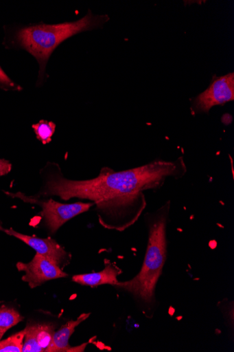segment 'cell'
<instances>
[{
    "mask_svg": "<svg viewBox=\"0 0 234 352\" xmlns=\"http://www.w3.org/2000/svg\"><path fill=\"white\" fill-rule=\"evenodd\" d=\"M186 173L183 157L175 162L156 160L119 172L104 168L97 177L88 180H71L54 173L48 174L39 196L90 200L96 205L99 216L130 213L138 219L146 206L144 190L160 188L167 179H180Z\"/></svg>",
    "mask_w": 234,
    "mask_h": 352,
    "instance_id": "1",
    "label": "cell"
},
{
    "mask_svg": "<svg viewBox=\"0 0 234 352\" xmlns=\"http://www.w3.org/2000/svg\"><path fill=\"white\" fill-rule=\"evenodd\" d=\"M170 206V202H168L148 216V242L140 272L134 278L124 282L119 281L115 285L117 289L132 295L146 306H151L155 302L156 285L166 261L168 247L166 229Z\"/></svg>",
    "mask_w": 234,
    "mask_h": 352,
    "instance_id": "2",
    "label": "cell"
},
{
    "mask_svg": "<svg viewBox=\"0 0 234 352\" xmlns=\"http://www.w3.org/2000/svg\"><path fill=\"white\" fill-rule=\"evenodd\" d=\"M109 19L108 15H93L89 11L84 18L73 22L25 27L18 32L16 41L38 61L40 82L45 79L49 57L59 45L82 32L102 26Z\"/></svg>",
    "mask_w": 234,
    "mask_h": 352,
    "instance_id": "3",
    "label": "cell"
},
{
    "mask_svg": "<svg viewBox=\"0 0 234 352\" xmlns=\"http://www.w3.org/2000/svg\"><path fill=\"white\" fill-rule=\"evenodd\" d=\"M234 100V74L214 76L209 87L193 100L191 110L195 113H209L215 106Z\"/></svg>",
    "mask_w": 234,
    "mask_h": 352,
    "instance_id": "4",
    "label": "cell"
},
{
    "mask_svg": "<svg viewBox=\"0 0 234 352\" xmlns=\"http://www.w3.org/2000/svg\"><path fill=\"white\" fill-rule=\"evenodd\" d=\"M16 268L25 273L22 280L27 283L31 289H35L48 280L69 276L54 262L38 253L28 263H18Z\"/></svg>",
    "mask_w": 234,
    "mask_h": 352,
    "instance_id": "5",
    "label": "cell"
},
{
    "mask_svg": "<svg viewBox=\"0 0 234 352\" xmlns=\"http://www.w3.org/2000/svg\"><path fill=\"white\" fill-rule=\"evenodd\" d=\"M39 204L43 208L42 215L46 226L51 234L56 232L65 223L89 211L95 205L93 202L62 204L52 199L42 201Z\"/></svg>",
    "mask_w": 234,
    "mask_h": 352,
    "instance_id": "6",
    "label": "cell"
},
{
    "mask_svg": "<svg viewBox=\"0 0 234 352\" xmlns=\"http://www.w3.org/2000/svg\"><path fill=\"white\" fill-rule=\"evenodd\" d=\"M4 232L23 241L34 249L37 253L54 262L59 267L68 263L70 261L69 254L56 241L50 238L40 239L27 236L16 232L13 229L5 230Z\"/></svg>",
    "mask_w": 234,
    "mask_h": 352,
    "instance_id": "7",
    "label": "cell"
},
{
    "mask_svg": "<svg viewBox=\"0 0 234 352\" xmlns=\"http://www.w3.org/2000/svg\"><path fill=\"white\" fill-rule=\"evenodd\" d=\"M91 314H81L75 321H71L54 333L51 343L45 352H83L87 343L77 346H71L69 340L76 328L90 316Z\"/></svg>",
    "mask_w": 234,
    "mask_h": 352,
    "instance_id": "8",
    "label": "cell"
},
{
    "mask_svg": "<svg viewBox=\"0 0 234 352\" xmlns=\"http://www.w3.org/2000/svg\"><path fill=\"white\" fill-rule=\"evenodd\" d=\"M52 324H29L25 330L23 352H43L48 347L55 333Z\"/></svg>",
    "mask_w": 234,
    "mask_h": 352,
    "instance_id": "9",
    "label": "cell"
},
{
    "mask_svg": "<svg viewBox=\"0 0 234 352\" xmlns=\"http://www.w3.org/2000/svg\"><path fill=\"white\" fill-rule=\"evenodd\" d=\"M121 270L114 264L108 263L102 271L73 276V281L82 285L96 287L102 285H116Z\"/></svg>",
    "mask_w": 234,
    "mask_h": 352,
    "instance_id": "10",
    "label": "cell"
},
{
    "mask_svg": "<svg viewBox=\"0 0 234 352\" xmlns=\"http://www.w3.org/2000/svg\"><path fill=\"white\" fill-rule=\"evenodd\" d=\"M23 317L14 308L0 307V340L8 331L23 321Z\"/></svg>",
    "mask_w": 234,
    "mask_h": 352,
    "instance_id": "11",
    "label": "cell"
},
{
    "mask_svg": "<svg viewBox=\"0 0 234 352\" xmlns=\"http://www.w3.org/2000/svg\"><path fill=\"white\" fill-rule=\"evenodd\" d=\"M56 127L54 122L44 120L32 125V129L34 130L37 139L43 144H47L51 142Z\"/></svg>",
    "mask_w": 234,
    "mask_h": 352,
    "instance_id": "12",
    "label": "cell"
},
{
    "mask_svg": "<svg viewBox=\"0 0 234 352\" xmlns=\"http://www.w3.org/2000/svg\"><path fill=\"white\" fill-rule=\"evenodd\" d=\"M25 333L23 330L6 340H0V352H22Z\"/></svg>",
    "mask_w": 234,
    "mask_h": 352,
    "instance_id": "13",
    "label": "cell"
},
{
    "mask_svg": "<svg viewBox=\"0 0 234 352\" xmlns=\"http://www.w3.org/2000/svg\"><path fill=\"white\" fill-rule=\"evenodd\" d=\"M0 87L5 90L21 91L22 87L16 84L0 67Z\"/></svg>",
    "mask_w": 234,
    "mask_h": 352,
    "instance_id": "14",
    "label": "cell"
},
{
    "mask_svg": "<svg viewBox=\"0 0 234 352\" xmlns=\"http://www.w3.org/2000/svg\"><path fill=\"white\" fill-rule=\"evenodd\" d=\"M12 169V164L5 159L0 158V177L9 174Z\"/></svg>",
    "mask_w": 234,
    "mask_h": 352,
    "instance_id": "15",
    "label": "cell"
},
{
    "mask_svg": "<svg viewBox=\"0 0 234 352\" xmlns=\"http://www.w3.org/2000/svg\"><path fill=\"white\" fill-rule=\"evenodd\" d=\"M5 230L3 228L1 221H0V231L5 232Z\"/></svg>",
    "mask_w": 234,
    "mask_h": 352,
    "instance_id": "16",
    "label": "cell"
}]
</instances>
